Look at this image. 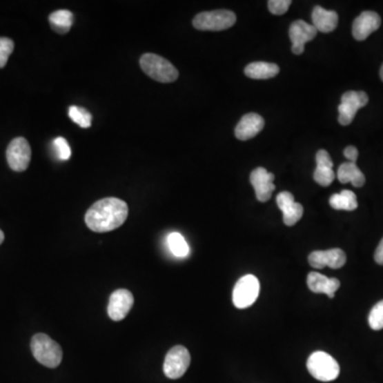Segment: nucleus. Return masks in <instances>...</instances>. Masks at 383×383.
<instances>
[{"label":"nucleus","mask_w":383,"mask_h":383,"mask_svg":"<svg viewBox=\"0 0 383 383\" xmlns=\"http://www.w3.org/2000/svg\"><path fill=\"white\" fill-rule=\"evenodd\" d=\"M190 363V355L188 349L181 345L173 347L165 357L163 371L165 376L170 379L181 378Z\"/></svg>","instance_id":"obj_7"},{"label":"nucleus","mask_w":383,"mask_h":383,"mask_svg":"<svg viewBox=\"0 0 383 383\" xmlns=\"http://www.w3.org/2000/svg\"><path fill=\"white\" fill-rule=\"evenodd\" d=\"M237 21V17L229 10L202 12L193 19V26L197 30L222 31L230 28Z\"/></svg>","instance_id":"obj_5"},{"label":"nucleus","mask_w":383,"mask_h":383,"mask_svg":"<svg viewBox=\"0 0 383 383\" xmlns=\"http://www.w3.org/2000/svg\"><path fill=\"white\" fill-rule=\"evenodd\" d=\"M380 78H381V80H382V81H383V64H382V66H381V68H380Z\"/></svg>","instance_id":"obj_34"},{"label":"nucleus","mask_w":383,"mask_h":383,"mask_svg":"<svg viewBox=\"0 0 383 383\" xmlns=\"http://www.w3.org/2000/svg\"><path fill=\"white\" fill-rule=\"evenodd\" d=\"M31 147L25 137L12 139L7 148V161L11 170L23 172L28 168L31 161Z\"/></svg>","instance_id":"obj_9"},{"label":"nucleus","mask_w":383,"mask_h":383,"mask_svg":"<svg viewBox=\"0 0 383 383\" xmlns=\"http://www.w3.org/2000/svg\"><path fill=\"white\" fill-rule=\"evenodd\" d=\"M279 209L284 213V223L291 227L297 224L304 215V207L294 199L290 192H281L276 198Z\"/></svg>","instance_id":"obj_15"},{"label":"nucleus","mask_w":383,"mask_h":383,"mask_svg":"<svg viewBox=\"0 0 383 383\" xmlns=\"http://www.w3.org/2000/svg\"><path fill=\"white\" fill-rule=\"evenodd\" d=\"M312 21H313L314 28L316 30L329 33L337 28L339 17H337V12L328 11L323 7L316 6L312 13Z\"/></svg>","instance_id":"obj_18"},{"label":"nucleus","mask_w":383,"mask_h":383,"mask_svg":"<svg viewBox=\"0 0 383 383\" xmlns=\"http://www.w3.org/2000/svg\"><path fill=\"white\" fill-rule=\"evenodd\" d=\"M274 174L267 172L264 168H258L253 170L251 174V184L255 188L257 199L261 202H266L272 197L274 192Z\"/></svg>","instance_id":"obj_13"},{"label":"nucleus","mask_w":383,"mask_h":383,"mask_svg":"<svg viewBox=\"0 0 383 383\" xmlns=\"http://www.w3.org/2000/svg\"><path fill=\"white\" fill-rule=\"evenodd\" d=\"M143 72L151 79L162 84H170L178 79L179 72L170 61L156 54H145L139 59Z\"/></svg>","instance_id":"obj_2"},{"label":"nucleus","mask_w":383,"mask_h":383,"mask_svg":"<svg viewBox=\"0 0 383 383\" xmlns=\"http://www.w3.org/2000/svg\"><path fill=\"white\" fill-rule=\"evenodd\" d=\"M127 204L119 198L98 200L88 210L86 223L95 233H109L121 227L128 217Z\"/></svg>","instance_id":"obj_1"},{"label":"nucleus","mask_w":383,"mask_h":383,"mask_svg":"<svg viewBox=\"0 0 383 383\" xmlns=\"http://www.w3.org/2000/svg\"><path fill=\"white\" fill-rule=\"evenodd\" d=\"M316 164H317V168L314 172V180L320 186H329L335 178V174L333 172V162H332L329 153L324 149L318 150L316 153Z\"/></svg>","instance_id":"obj_17"},{"label":"nucleus","mask_w":383,"mask_h":383,"mask_svg":"<svg viewBox=\"0 0 383 383\" xmlns=\"http://www.w3.org/2000/svg\"><path fill=\"white\" fill-rule=\"evenodd\" d=\"M288 35L292 42L293 54L299 56L304 51V45L316 37L317 30L314 28L313 25L299 19V21H293Z\"/></svg>","instance_id":"obj_11"},{"label":"nucleus","mask_w":383,"mask_h":383,"mask_svg":"<svg viewBox=\"0 0 383 383\" xmlns=\"http://www.w3.org/2000/svg\"><path fill=\"white\" fill-rule=\"evenodd\" d=\"M308 260H309L310 265L317 270L326 266L330 267L332 270H337L346 263V255L340 248L316 251L310 253Z\"/></svg>","instance_id":"obj_12"},{"label":"nucleus","mask_w":383,"mask_h":383,"mask_svg":"<svg viewBox=\"0 0 383 383\" xmlns=\"http://www.w3.org/2000/svg\"><path fill=\"white\" fill-rule=\"evenodd\" d=\"M51 28L60 35H66L72 28L74 15L68 10H58L49 15Z\"/></svg>","instance_id":"obj_21"},{"label":"nucleus","mask_w":383,"mask_h":383,"mask_svg":"<svg viewBox=\"0 0 383 383\" xmlns=\"http://www.w3.org/2000/svg\"><path fill=\"white\" fill-rule=\"evenodd\" d=\"M280 72L275 63L253 62L245 68V75L251 79L265 80L274 78Z\"/></svg>","instance_id":"obj_20"},{"label":"nucleus","mask_w":383,"mask_h":383,"mask_svg":"<svg viewBox=\"0 0 383 383\" xmlns=\"http://www.w3.org/2000/svg\"><path fill=\"white\" fill-rule=\"evenodd\" d=\"M265 121L261 115L257 113H248L242 117L235 127V137L239 141L253 139L262 131Z\"/></svg>","instance_id":"obj_16"},{"label":"nucleus","mask_w":383,"mask_h":383,"mask_svg":"<svg viewBox=\"0 0 383 383\" xmlns=\"http://www.w3.org/2000/svg\"><path fill=\"white\" fill-rule=\"evenodd\" d=\"M375 261L379 265H383V239H381L376 251H375Z\"/></svg>","instance_id":"obj_32"},{"label":"nucleus","mask_w":383,"mask_h":383,"mask_svg":"<svg viewBox=\"0 0 383 383\" xmlns=\"http://www.w3.org/2000/svg\"><path fill=\"white\" fill-rule=\"evenodd\" d=\"M268 9L271 13L275 15H282L288 12V8L292 5L291 0H270Z\"/></svg>","instance_id":"obj_29"},{"label":"nucleus","mask_w":383,"mask_h":383,"mask_svg":"<svg viewBox=\"0 0 383 383\" xmlns=\"http://www.w3.org/2000/svg\"><path fill=\"white\" fill-rule=\"evenodd\" d=\"M31 351L37 362L49 369H56L62 361L63 353L60 345L44 333H37L32 337Z\"/></svg>","instance_id":"obj_3"},{"label":"nucleus","mask_w":383,"mask_h":383,"mask_svg":"<svg viewBox=\"0 0 383 383\" xmlns=\"http://www.w3.org/2000/svg\"><path fill=\"white\" fill-rule=\"evenodd\" d=\"M369 102V96L365 92L349 91L343 94L341 105L339 106V123L348 126L353 123L355 114Z\"/></svg>","instance_id":"obj_8"},{"label":"nucleus","mask_w":383,"mask_h":383,"mask_svg":"<svg viewBox=\"0 0 383 383\" xmlns=\"http://www.w3.org/2000/svg\"><path fill=\"white\" fill-rule=\"evenodd\" d=\"M329 279L320 273L311 272L308 275L306 284L312 292L316 293V294H326L328 284H329Z\"/></svg>","instance_id":"obj_24"},{"label":"nucleus","mask_w":383,"mask_h":383,"mask_svg":"<svg viewBox=\"0 0 383 383\" xmlns=\"http://www.w3.org/2000/svg\"><path fill=\"white\" fill-rule=\"evenodd\" d=\"M55 147L61 160H68L72 156L70 145L64 137H59L55 139Z\"/></svg>","instance_id":"obj_28"},{"label":"nucleus","mask_w":383,"mask_h":383,"mask_svg":"<svg viewBox=\"0 0 383 383\" xmlns=\"http://www.w3.org/2000/svg\"><path fill=\"white\" fill-rule=\"evenodd\" d=\"M135 304L132 293L130 291L121 288L112 293L108 304V314L112 321H123L124 318L130 312Z\"/></svg>","instance_id":"obj_10"},{"label":"nucleus","mask_w":383,"mask_h":383,"mask_svg":"<svg viewBox=\"0 0 383 383\" xmlns=\"http://www.w3.org/2000/svg\"><path fill=\"white\" fill-rule=\"evenodd\" d=\"M337 177L341 184L351 182L355 188H361L365 184L364 175L360 168H357V164L353 162H345L340 165Z\"/></svg>","instance_id":"obj_19"},{"label":"nucleus","mask_w":383,"mask_h":383,"mask_svg":"<svg viewBox=\"0 0 383 383\" xmlns=\"http://www.w3.org/2000/svg\"><path fill=\"white\" fill-rule=\"evenodd\" d=\"M306 367L316 380L323 382L335 380L340 375L339 363L325 351L312 353L308 359Z\"/></svg>","instance_id":"obj_4"},{"label":"nucleus","mask_w":383,"mask_h":383,"mask_svg":"<svg viewBox=\"0 0 383 383\" xmlns=\"http://www.w3.org/2000/svg\"><path fill=\"white\" fill-rule=\"evenodd\" d=\"M344 156L345 158L348 159V162L355 163L359 157V151L355 146H348L344 150Z\"/></svg>","instance_id":"obj_31"},{"label":"nucleus","mask_w":383,"mask_h":383,"mask_svg":"<svg viewBox=\"0 0 383 383\" xmlns=\"http://www.w3.org/2000/svg\"><path fill=\"white\" fill-rule=\"evenodd\" d=\"M260 282L253 275H245L237 280L233 288V304L239 309H246L258 299Z\"/></svg>","instance_id":"obj_6"},{"label":"nucleus","mask_w":383,"mask_h":383,"mask_svg":"<svg viewBox=\"0 0 383 383\" xmlns=\"http://www.w3.org/2000/svg\"><path fill=\"white\" fill-rule=\"evenodd\" d=\"M5 241V235H3V230H0V245L3 244Z\"/></svg>","instance_id":"obj_33"},{"label":"nucleus","mask_w":383,"mask_h":383,"mask_svg":"<svg viewBox=\"0 0 383 383\" xmlns=\"http://www.w3.org/2000/svg\"><path fill=\"white\" fill-rule=\"evenodd\" d=\"M14 50V42L9 37H0V68H5Z\"/></svg>","instance_id":"obj_27"},{"label":"nucleus","mask_w":383,"mask_h":383,"mask_svg":"<svg viewBox=\"0 0 383 383\" xmlns=\"http://www.w3.org/2000/svg\"><path fill=\"white\" fill-rule=\"evenodd\" d=\"M369 324L373 330L383 329V300L373 306L369 315Z\"/></svg>","instance_id":"obj_26"},{"label":"nucleus","mask_w":383,"mask_h":383,"mask_svg":"<svg viewBox=\"0 0 383 383\" xmlns=\"http://www.w3.org/2000/svg\"><path fill=\"white\" fill-rule=\"evenodd\" d=\"M70 119L81 128H90L92 125V114L81 107L72 106L68 110Z\"/></svg>","instance_id":"obj_25"},{"label":"nucleus","mask_w":383,"mask_h":383,"mask_svg":"<svg viewBox=\"0 0 383 383\" xmlns=\"http://www.w3.org/2000/svg\"><path fill=\"white\" fill-rule=\"evenodd\" d=\"M381 19L376 12H362L353 23V35L357 41L366 40L369 35L378 30Z\"/></svg>","instance_id":"obj_14"},{"label":"nucleus","mask_w":383,"mask_h":383,"mask_svg":"<svg viewBox=\"0 0 383 383\" xmlns=\"http://www.w3.org/2000/svg\"><path fill=\"white\" fill-rule=\"evenodd\" d=\"M168 243L173 255H176L178 258H186L190 253V247H188L186 239L180 233H170L168 237Z\"/></svg>","instance_id":"obj_23"},{"label":"nucleus","mask_w":383,"mask_h":383,"mask_svg":"<svg viewBox=\"0 0 383 383\" xmlns=\"http://www.w3.org/2000/svg\"><path fill=\"white\" fill-rule=\"evenodd\" d=\"M340 286H341V284L337 278H330L329 284H328L327 291H326V295L329 298L335 297V292L339 290Z\"/></svg>","instance_id":"obj_30"},{"label":"nucleus","mask_w":383,"mask_h":383,"mask_svg":"<svg viewBox=\"0 0 383 383\" xmlns=\"http://www.w3.org/2000/svg\"><path fill=\"white\" fill-rule=\"evenodd\" d=\"M329 204L335 210L353 211L357 208V196L351 190H344L341 193L332 195Z\"/></svg>","instance_id":"obj_22"}]
</instances>
